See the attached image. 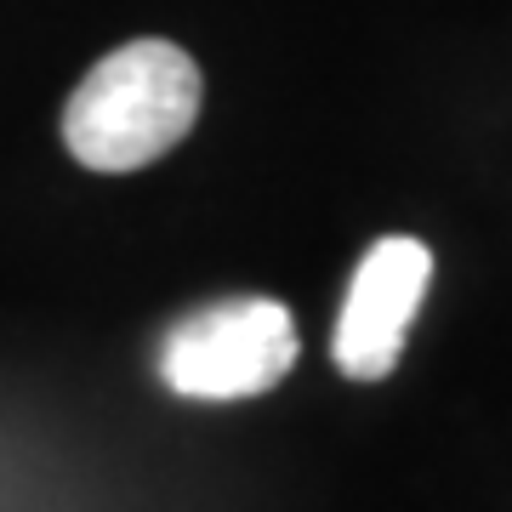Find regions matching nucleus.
Segmentation results:
<instances>
[{
  "label": "nucleus",
  "mask_w": 512,
  "mask_h": 512,
  "mask_svg": "<svg viewBox=\"0 0 512 512\" xmlns=\"http://www.w3.org/2000/svg\"><path fill=\"white\" fill-rule=\"evenodd\" d=\"M200 120V69L171 40L97 57L63 109V143L86 171H143Z\"/></svg>",
  "instance_id": "obj_1"
},
{
  "label": "nucleus",
  "mask_w": 512,
  "mask_h": 512,
  "mask_svg": "<svg viewBox=\"0 0 512 512\" xmlns=\"http://www.w3.org/2000/svg\"><path fill=\"white\" fill-rule=\"evenodd\" d=\"M427 279H433V251L421 239L393 234L370 245L365 262L353 268L348 302H342V319H336V336H330V359H336L342 376H353V382L393 376L410 319L427 296Z\"/></svg>",
  "instance_id": "obj_3"
},
{
  "label": "nucleus",
  "mask_w": 512,
  "mask_h": 512,
  "mask_svg": "<svg viewBox=\"0 0 512 512\" xmlns=\"http://www.w3.org/2000/svg\"><path fill=\"white\" fill-rule=\"evenodd\" d=\"M296 319L274 296H228L165 336L160 376L183 399H256L296 365Z\"/></svg>",
  "instance_id": "obj_2"
}]
</instances>
